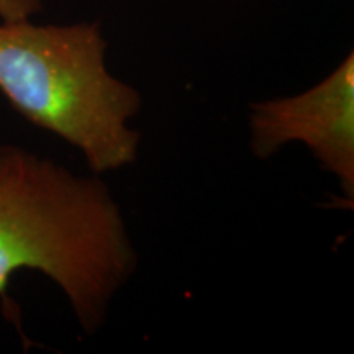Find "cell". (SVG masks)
<instances>
[{
	"mask_svg": "<svg viewBox=\"0 0 354 354\" xmlns=\"http://www.w3.org/2000/svg\"><path fill=\"white\" fill-rule=\"evenodd\" d=\"M100 21L0 24V94L35 127L77 148L95 174L138 156L140 133L128 127L141 95L105 68Z\"/></svg>",
	"mask_w": 354,
	"mask_h": 354,
	"instance_id": "obj_2",
	"label": "cell"
},
{
	"mask_svg": "<svg viewBox=\"0 0 354 354\" xmlns=\"http://www.w3.org/2000/svg\"><path fill=\"white\" fill-rule=\"evenodd\" d=\"M138 256L107 184L20 146H0V305L21 330L12 276L38 271L61 287L84 333L104 325L110 302Z\"/></svg>",
	"mask_w": 354,
	"mask_h": 354,
	"instance_id": "obj_1",
	"label": "cell"
},
{
	"mask_svg": "<svg viewBox=\"0 0 354 354\" xmlns=\"http://www.w3.org/2000/svg\"><path fill=\"white\" fill-rule=\"evenodd\" d=\"M41 10L39 0H0V19L2 21L30 20Z\"/></svg>",
	"mask_w": 354,
	"mask_h": 354,
	"instance_id": "obj_4",
	"label": "cell"
},
{
	"mask_svg": "<svg viewBox=\"0 0 354 354\" xmlns=\"http://www.w3.org/2000/svg\"><path fill=\"white\" fill-rule=\"evenodd\" d=\"M251 149L261 159L281 146L302 141L323 169L338 177L344 196H354V56L310 91L251 104Z\"/></svg>",
	"mask_w": 354,
	"mask_h": 354,
	"instance_id": "obj_3",
	"label": "cell"
}]
</instances>
